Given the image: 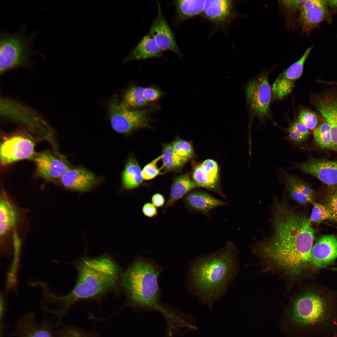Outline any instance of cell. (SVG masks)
<instances>
[{"instance_id": "43", "label": "cell", "mask_w": 337, "mask_h": 337, "mask_svg": "<svg viewBox=\"0 0 337 337\" xmlns=\"http://www.w3.org/2000/svg\"><path fill=\"white\" fill-rule=\"evenodd\" d=\"M327 1L329 8L331 14H337V0Z\"/></svg>"}, {"instance_id": "44", "label": "cell", "mask_w": 337, "mask_h": 337, "mask_svg": "<svg viewBox=\"0 0 337 337\" xmlns=\"http://www.w3.org/2000/svg\"><path fill=\"white\" fill-rule=\"evenodd\" d=\"M63 337H86L80 333L74 330H70Z\"/></svg>"}, {"instance_id": "32", "label": "cell", "mask_w": 337, "mask_h": 337, "mask_svg": "<svg viewBox=\"0 0 337 337\" xmlns=\"http://www.w3.org/2000/svg\"><path fill=\"white\" fill-rule=\"evenodd\" d=\"M312 203L313 207L309 218L311 222L319 223L326 220L337 221V217L325 205Z\"/></svg>"}, {"instance_id": "29", "label": "cell", "mask_w": 337, "mask_h": 337, "mask_svg": "<svg viewBox=\"0 0 337 337\" xmlns=\"http://www.w3.org/2000/svg\"><path fill=\"white\" fill-rule=\"evenodd\" d=\"M144 89L142 87L129 89L123 94L122 101L128 107L134 109L147 105L148 102L143 94Z\"/></svg>"}, {"instance_id": "24", "label": "cell", "mask_w": 337, "mask_h": 337, "mask_svg": "<svg viewBox=\"0 0 337 337\" xmlns=\"http://www.w3.org/2000/svg\"><path fill=\"white\" fill-rule=\"evenodd\" d=\"M173 3L175 13L173 25L177 27L187 19L202 14L204 0H176Z\"/></svg>"}, {"instance_id": "6", "label": "cell", "mask_w": 337, "mask_h": 337, "mask_svg": "<svg viewBox=\"0 0 337 337\" xmlns=\"http://www.w3.org/2000/svg\"><path fill=\"white\" fill-rule=\"evenodd\" d=\"M30 37L22 32L11 34L2 32L0 40L1 74L11 69L27 66L30 56L35 54Z\"/></svg>"}, {"instance_id": "30", "label": "cell", "mask_w": 337, "mask_h": 337, "mask_svg": "<svg viewBox=\"0 0 337 337\" xmlns=\"http://www.w3.org/2000/svg\"><path fill=\"white\" fill-rule=\"evenodd\" d=\"M323 120L313 131L314 140L319 147L326 149H332V143L330 128L328 123L323 118Z\"/></svg>"}, {"instance_id": "20", "label": "cell", "mask_w": 337, "mask_h": 337, "mask_svg": "<svg viewBox=\"0 0 337 337\" xmlns=\"http://www.w3.org/2000/svg\"><path fill=\"white\" fill-rule=\"evenodd\" d=\"M62 185L68 188L80 192L90 189L98 182L97 177L93 173L83 168H71L59 178Z\"/></svg>"}, {"instance_id": "3", "label": "cell", "mask_w": 337, "mask_h": 337, "mask_svg": "<svg viewBox=\"0 0 337 337\" xmlns=\"http://www.w3.org/2000/svg\"><path fill=\"white\" fill-rule=\"evenodd\" d=\"M74 265L77 277L72 290L64 296L51 295V300L63 305L64 310L78 301L97 298L115 291L120 284V268L109 255L85 256Z\"/></svg>"}, {"instance_id": "7", "label": "cell", "mask_w": 337, "mask_h": 337, "mask_svg": "<svg viewBox=\"0 0 337 337\" xmlns=\"http://www.w3.org/2000/svg\"><path fill=\"white\" fill-rule=\"evenodd\" d=\"M108 107L111 125L118 133L130 134L140 129L150 127L146 110L132 109L115 98L110 101Z\"/></svg>"}, {"instance_id": "2", "label": "cell", "mask_w": 337, "mask_h": 337, "mask_svg": "<svg viewBox=\"0 0 337 337\" xmlns=\"http://www.w3.org/2000/svg\"><path fill=\"white\" fill-rule=\"evenodd\" d=\"M237 248L228 241L220 250L203 255L193 262L190 284L203 303L210 308L224 293L235 277L237 266Z\"/></svg>"}, {"instance_id": "19", "label": "cell", "mask_w": 337, "mask_h": 337, "mask_svg": "<svg viewBox=\"0 0 337 337\" xmlns=\"http://www.w3.org/2000/svg\"><path fill=\"white\" fill-rule=\"evenodd\" d=\"M218 170L217 163L213 160L207 159L195 167L192 178L196 186L216 191L226 198L218 188Z\"/></svg>"}, {"instance_id": "25", "label": "cell", "mask_w": 337, "mask_h": 337, "mask_svg": "<svg viewBox=\"0 0 337 337\" xmlns=\"http://www.w3.org/2000/svg\"><path fill=\"white\" fill-rule=\"evenodd\" d=\"M0 201V235L3 237L13 229L18 220L17 211L2 193Z\"/></svg>"}, {"instance_id": "12", "label": "cell", "mask_w": 337, "mask_h": 337, "mask_svg": "<svg viewBox=\"0 0 337 337\" xmlns=\"http://www.w3.org/2000/svg\"><path fill=\"white\" fill-rule=\"evenodd\" d=\"M291 168L315 177L329 188H337V160L312 159Z\"/></svg>"}, {"instance_id": "10", "label": "cell", "mask_w": 337, "mask_h": 337, "mask_svg": "<svg viewBox=\"0 0 337 337\" xmlns=\"http://www.w3.org/2000/svg\"><path fill=\"white\" fill-rule=\"evenodd\" d=\"M271 90L265 74L259 76L247 84L246 89L247 100L253 115L261 119L268 116Z\"/></svg>"}, {"instance_id": "26", "label": "cell", "mask_w": 337, "mask_h": 337, "mask_svg": "<svg viewBox=\"0 0 337 337\" xmlns=\"http://www.w3.org/2000/svg\"><path fill=\"white\" fill-rule=\"evenodd\" d=\"M196 187L187 174H183L176 178L172 184L170 196L166 207L172 206L177 201Z\"/></svg>"}, {"instance_id": "23", "label": "cell", "mask_w": 337, "mask_h": 337, "mask_svg": "<svg viewBox=\"0 0 337 337\" xmlns=\"http://www.w3.org/2000/svg\"><path fill=\"white\" fill-rule=\"evenodd\" d=\"M163 51L160 48L152 36L148 33L123 59V62L163 56Z\"/></svg>"}, {"instance_id": "1", "label": "cell", "mask_w": 337, "mask_h": 337, "mask_svg": "<svg viewBox=\"0 0 337 337\" xmlns=\"http://www.w3.org/2000/svg\"><path fill=\"white\" fill-rule=\"evenodd\" d=\"M272 231L258 242L256 252L272 266L290 274L309 265L315 230L309 218L285 202L274 204Z\"/></svg>"}, {"instance_id": "17", "label": "cell", "mask_w": 337, "mask_h": 337, "mask_svg": "<svg viewBox=\"0 0 337 337\" xmlns=\"http://www.w3.org/2000/svg\"><path fill=\"white\" fill-rule=\"evenodd\" d=\"M315 105L317 110L330 126L332 149L337 151V92L323 94L317 98Z\"/></svg>"}, {"instance_id": "40", "label": "cell", "mask_w": 337, "mask_h": 337, "mask_svg": "<svg viewBox=\"0 0 337 337\" xmlns=\"http://www.w3.org/2000/svg\"><path fill=\"white\" fill-rule=\"evenodd\" d=\"M142 212L144 214L149 217H153L157 215L158 211L156 207L150 203H147L143 206Z\"/></svg>"}, {"instance_id": "15", "label": "cell", "mask_w": 337, "mask_h": 337, "mask_svg": "<svg viewBox=\"0 0 337 337\" xmlns=\"http://www.w3.org/2000/svg\"><path fill=\"white\" fill-rule=\"evenodd\" d=\"M337 258V237L334 235H324L313 243L309 265L315 268H325Z\"/></svg>"}, {"instance_id": "8", "label": "cell", "mask_w": 337, "mask_h": 337, "mask_svg": "<svg viewBox=\"0 0 337 337\" xmlns=\"http://www.w3.org/2000/svg\"><path fill=\"white\" fill-rule=\"evenodd\" d=\"M0 114L31 131H45L49 127L42 117L31 108L16 100L1 97Z\"/></svg>"}, {"instance_id": "36", "label": "cell", "mask_w": 337, "mask_h": 337, "mask_svg": "<svg viewBox=\"0 0 337 337\" xmlns=\"http://www.w3.org/2000/svg\"><path fill=\"white\" fill-rule=\"evenodd\" d=\"M305 0H281L279 2L287 14L291 16L300 12Z\"/></svg>"}, {"instance_id": "31", "label": "cell", "mask_w": 337, "mask_h": 337, "mask_svg": "<svg viewBox=\"0 0 337 337\" xmlns=\"http://www.w3.org/2000/svg\"><path fill=\"white\" fill-rule=\"evenodd\" d=\"M310 131L304 125L296 121L288 128L286 138L295 145H299L307 139L311 134Z\"/></svg>"}, {"instance_id": "5", "label": "cell", "mask_w": 337, "mask_h": 337, "mask_svg": "<svg viewBox=\"0 0 337 337\" xmlns=\"http://www.w3.org/2000/svg\"><path fill=\"white\" fill-rule=\"evenodd\" d=\"M295 321L311 330L313 337H337V308L315 293L301 295L293 306Z\"/></svg>"}, {"instance_id": "41", "label": "cell", "mask_w": 337, "mask_h": 337, "mask_svg": "<svg viewBox=\"0 0 337 337\" xmlns=\"http://www.w3.org/2000/svg\"><path fill=\"white\" fill-rule=\"evenodd\" d=\"M26 337H51L47 330L43 329H37L29 333Z\"/></svg>"}, {"instance_id": "33", "label": "cell", "mask_w": 337, "mask_h": 337, "mask_svg": "<svg viewBox=\"0 0 337 337\" xmlns=\"http://www.w3.org/2000/svg\"><path fill=\"white\" fill-rule=\"evenodd\" d=\"M172 145L177 155L186 162L194 155L192 145L187 140L176 138L173 142Z\"/></svg>"}, {"instance_id": "9", "label": "cell", "mask_w": 337, "mask_h": 337, "mask_svg": "<svg viewBox=\"0 0 337 337\" xmlns=\"http://www.w3.org/2000/svg\"><path fill=\"white\" fill-rule=\"evenodd\" d=\"M331 15L327 0H305L298 19L302 34L309 36L314 30L319 28L324 22L331 25Z\"/></svg>"}, {"instance_id": "39", "label": "cell", "mask_w": 337, "mask_h": 337, "mask_svg": "<svg viewBox=\"0 0 337 337\" xmlns=\"http://www.w3.org/2000/svg\"><path fill=\"white\" fill-rule=\"evenodd\" d=\"M144 96L148 102L155 101L161 96V92L158 89L151 87L144 89L143 91Z\"/></svg>"}, {"instance_id": "13", "label": "cell", "mask_w": 337, "mask_h": 337, "mask_svg": "<svg viewBox=\"0 0 337 337\" xmlns=\"http://www.w3.org/2000/svg\"><path fill=\"white\" fill-rule=\"evenodd\" d=\"M313 46L308 48L300 58L284 70L274 82L272 92L274 98L281 99L291 91L295 81L301 76L305 63Z\"/></svg>"}, {"instance_id": "38", "label": "cell", "mask_w": 337, "mask_h": 337, "mask_svg": "<svg viewBox=\"0 0 337 337\" xmlns=\"http://www.w3.org/2000/svg\"><path fill=\"white\" fill-rule=\"evenodd\" d=\"M14 240V257L12 265L9 271V273L13 276L16 275L17 274L20 250V242L18 238L16 237V235Z\"/></svg>"}, {"instance_id": "28", "label": "cell", "mask_w": 337, "mask_h": 337, "mask_svg": "<svg viewBox=\"0 0 337 337\" xmlns=\"http://www.w3.org/2000/svg\"><path fill=\"white\" fill-rule=\"evenodd\" d=\"M161 155L163 165L160 168L161 170H164V173L177 172L186 163L177 155L170 144L163 145Z\"/></svg>"}, {"instance_id": "4", "label": "cell", "mask_w": 337, "mask_h": 337, "mask_svg": "<svg viewBox=\"0 0 337 337\" xmlns=\"http://www.w3.org/2000/svg\"><path fill=\"white\" fill-rule=\"evenodd\" d=\"M161 271V267L152 260L139 256L121 273L120 284L130 305L137 309L162 313L166 305L160 301L158 284Z\"/></svg>"}, {"instance_id": "37", "label": "cell", "mask_w": 337, "mask_h": 337, "mask_svg": "<svg viewBox=\"0 0 337 337\" xmlns=\"http://www.w3.org/2000/svg\"><path fill=\"white\" fill-rule=\"evenodd\" d=\"M329 189L325 197V205L337 217V188Z\"/></svg>"}, {"instance_id": "42", "label": "cell", "mask_w": 337, "mask_h": 337, "mask_svg": "<svg viewBox=\"0 0 337 337\" xmlns=\"http://www.w3.org/2000/svg\"><path fill=\"white\" fill-rule=\"evenodd\" d=\"M152 202L155 207H161L164 204L165 198L163 195L159 193H156L153 196Z\"/></svg>"}, {"instance_id": "27", "label": "cell", "mask_w": 337, "mask_h": 337, "mask_svg": "<svg viewBox=\"0 0 337 337\" xmlns=\"http://www.w3.org/2000/svg\"><path fill=\"white\" fill-rule=\"evenodd\" d=\"M142 170L137 160L133 157L128 160L122 174V183L128 189L137 188L143 182Z\"/></svg>"}, {"instance_id": "35", "label": "cell", "mask_w": 337, "mask_h": 337, "mask_svg": "<svg viewBox=\"0 0 337 337\" xmlns=\"http://www.w3.org/2000/svg\"><path fill=\"white\" fill-rule=\"evenodd\" d=\"M162 155H161L145 166L142 170L144 180H150L159 175L164 174L161 171L160 168H158L157 165V163L162 159Z\"/></svg>"}, {"instance_id": "16", "label": "cell", "mask_w": 337, "mask_h": 337, "mask_svg": "<svg viewBox=\"0 0 337 337\" xmlns=\"http://www.w3.org/2000/svg\"><path fill=\"white\" fill-rule=\"evenodd\" d=\"M34 159L37 174L47 181H52L60 178L70 168L62 160L48 151L37 153Z\"/></svg>"}, {"instance_id": "34", "label": "cell", "mask_w": 337, "mask_h": 337, "mask_svg": "<svg viewBox=\"0 0 337 337\" xmlns=\"http://www.w3.org/2000/svg\"><path fill=\"white\" fill-rule=\"evenodd\" d=\"M297 121L310 130L314 131L317 127L319 119L317 114L308 109L302 110L299 112Z\"/></svg>"}, {"instance_id": "14", "label": "cell", "mask_w": 337, "mask_h": 337, "mask_svg": "<svg viewBox=\"0 0 337 337\" xmlns=\"http://www.w3.org/2000/svg\"><path fill=\"white\" fill-rule=\"evenodd\" d=\"M156 4V16L148 33L163 51H170L182 57V54L176 43L173 33L162 12L160 3L157 1Z\"/></svg>"}, {"instance_id": "21", "label": "cell", "mask_w": 337, "mask_h": 337, "mask_svg": "<svg viewBox=\"0 0 337 337\" xmlns=\"http://www.w3.org/2000/svg\"><path fill=\"white\" fill-rule=\"evenodd\" d=\"M184 202L191 212L201 213L208 216L216 208L227 204V202L218 199L207 192L195 191L186 195Z\"/></svg>"}, {"instance_id": "22", "label": "cell", "mask_w": 337, "mask_h": 337, "mask_svg": "<svg viewBox=\"0 0 337 337\" xmlns=\"http://www.w3.org/2000/svg\"><path fill=\"white\" fill-rule=\"evenodd\" d=\"M202 14L212 22L224 25L233 17V2L228 0H204Z\"/></svg>"}, {"instance_id": "11", "label": "cell", "mask_w": 337, "mask_h": 337, "mask_svg": "<svg viewBox=\"0 0 337 337\" xmlns=\"http://www.w3.org/2000/svg\"><path fill=\"white\" fill-rule=\"evenodd\" d=\"M35 146L33 140L23 135L16 134L8 137L1 144V164L6 165L21 160L34 159L36 154Z\"/></svg>"}, {"instance_id": "18", "label": "cell", "mask_w": 337, "mask_h": 337, "mask_svg": "<svg viewBox=\"0 0 337 337\" xmlns=\"http://www.w3.org/2000/svg\"><path fill=\"white\" fill-rule=\"evenodd\" d=\"M279 177L290 197L295 202L301 205L313 202V190L300 177L282 170L280 172Z\"/></svg>"}]
</instances>
